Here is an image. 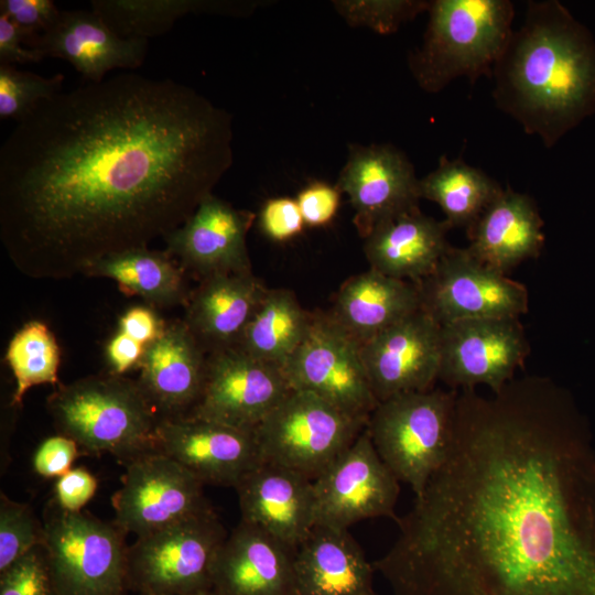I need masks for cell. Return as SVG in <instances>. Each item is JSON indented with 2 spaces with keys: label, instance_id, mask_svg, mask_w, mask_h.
Instances as JSON below:
<instances>
[{
  "label": "cell",
  "instance_id": "obj_1",
  "mask_svg": "<svg viewBox=\"0 0 595 595\" xmlns=\"http://www.w3.org/2000/svg\"><path fill=\"white\" fill-rule=\"evenodd\" d=\"M231 116L122 72L60 91L0 148V240L31 279L83 274L182 226L232 164Z\"/></svg>",
  "mask_w": 595,
  "mask_h": 595
},
{
  "label": "cell",
  "instance_id": "obj_2",
  "mask_svg": "<svg viewBox=\"0 0 595 595\" xmlns=\"http://www.w3.org/2000/svg\"><path fill=\"white\" fill-rule=\"evenodd\" d=\"M595 468L541 378L458 393L444 464L376 562L396 595H595Z\"/></svg>",
  "mask_w": 595,
  "mask_h": 595
},
{
  "label": "cell",
  "instance_id": "obj_3",
  "mask_svg": "<svg viewBox=\"0 0 595 595\" xmlns=\"http://www.w3.org/2000/svg\"><path fill=\"white\" fill-rule=\"evenodd\" d=\"M491 77L496 106L551 148L595 112V39L559 1H529Z\"/></svg>",
  "mask_w": 595,
  "mask_h": 595
},
{
  "label": "cell",
  "instance_id": "obj_4",
  "mask_svg": "<svg viewBox=\"0 0 595 595\" xmlns=\"http://www.w3.org/2000/svg\"><path fill=\"white\" fill-rule=\"evenodd\" d=\"M47 410L61 434L87 454L109 453L127 464L155 450L159 416L137 381L112 372L60 386Z\"/></svg>",
  "mask_w": 595,
  "mask_h": 595
},
{
  "label": "cell",
  "instance_id": "obj_5",
  "mask_svg": "<svg viewBox=\"0 0 595 595\" xmlns=\"http://www.w3.org/2000/svg\"><path fill=\"white\" fill-rule=\"evenodd\" d=\"M420 48L409 55V68L426 93H439L454 79L470 83L491 76L511 34L515 17L509 0L430 1Z\"/></svg>",
  "mask_w": 595,
  "mask_h": 595
},
{
  "label": "cell",
  "instance_id": "obj_6",
  "mask_svg": "<svg viewBox=\"0 0 595 595\" xmlns=\"http://www.w3.org/2000/svg\"><path fill=\"white\" fill-rule=\"evenodd\" d=\"M458 392L432 388L378 403L366 430L383 463L415 497L444 464L451 450Z\"/></svg>",
  "mask_w": 595,
  "mask_h": 595
},
{
  "label": "cell",
  "instance_id": "obj_7",
  "mask_svg": "<svg viewBox=\"0 0 595 595\" xmlns=\"http://www.w3.org/2000/svg\"><path fill=\"white\" fill-rule=\"evenodd\" d=\"M46 551L57 595H125L128 545L115 522L62 509L52 499L43 517Z\"/></svg>",
  "mask_w": 595,
  "mask_h": 595
},
{
  "label": "cell",
  "instance_id": "obj_8",
  "mask_svg": "<svg viewBox=\"0 0 595 595\" xmlns=\"http://www.w3.org/2000/svg\"><path fill=\"white\" fill-rule=\"evenodd\" d=\"M366 424L313 393L292 389L252 432L261 461L313 482Z\"/></svg>",
  "mask_w": 595,
  "mask_h": 595
},
{
  "label": "cell",
  "instance_id": "obj_9",
  "mask_svg": "<svg viewBox=\"0 0 595 595\" xmlns=\"http://www.w3.org/2000/svg\"><path fill=\"white\" fill-rule=\"evenodd\" d=\"M228 533L210 507L137 538L128 547V585L140 595L210 591L212 572Z\"/></svg>",
  "mask_w": 595,
  "mask_h": 595
},
{
  "label": "cell",
  "instance_id": "obj_10",
  "mask_svg": "<svg viewBox=\"0 0 595 595\" xmlns=\"http://www.w3.org/2000/svg\"><path fill=\"white\" fill-rule=\"evenodd\" d=\"M282 369L291 389L313 393L365 422L379 403L361 344L329 313H312L306 336Z\"/></svg>",
  "mask_w": 595,
  "mask_h": 595
},
{
  "label": "cell",
  "instance_id": "obj_11",
  "mask_svg": "<svg viewBox=\"0 0 595 595\" xmlns=\"http://www.w3.org/2000/svg\"><path fill=\"white\" fill-rule=\"evenodd\" d=\"M420 309L440 326L469 318L519 317L528 311L526 286L451 247L434 271L415 283Z\"/></svg>",
  "mask_w": 595,
  "mask_h": 595
},
{
  "label": "cell",
  "instance_id": "obj_12",
  "mask_svg": "<svg viewBox=\"0 0 595 595\" xmlns=\"http://www.w3.org/2000/svg\"><path fill=\"white\" fill-rule=\"evenodd\" d=\"M203 484L167 455L152 450L126 464L112 497L115 523L137 538L163 529L212 506Z\"/></svg>",
  "mask_w": 595,
  "mask_h": 595
},
{
  "label": "cell",
  "instance_id": "obj_13",
  "mask_svg": "<svg viewBox=\"0 0 595 595\" xmlns=\"http://www.w3.org/2000/svg\"><path fill=\"white\" fill-rule=\"evenodd\" d=\"M313 487L315 524L348 529L365 519L399 520L394 510L399 480L378 455L366 428L313 480Z\"/></svg>",
  "mask_w": 595,
  "mask_h": 595
},
{
  "label": "cell",
  "instance_id": "obj_14",
  "mask_svg": "<svg viewBox=\"0 0 595 595\" xmlns=\"http://www.w3.org/2000/svg\"><path fill=\"white\" fill-rule=\"evenodd\" d=\"M529 353L518 317H485L441 326L439 379L452 389L478 385L498 393Z\"/></svg>",
  "mask_w": 595,
  "mask_h": 595
},
{
  "label": "cell",
  "instance_id": "obj_15",
  "mask_svg": "<svg viewBox=\"0 0 595 595\" xmlns=\"http://www.w3.org/2000/svg\"><path fill=\"white\" fill-rule=\"evenodd\" d=\"M291 390L281 367L236 347L217 350L207 356L204 387L187 416L252 431Z\"/></svg>",
  "mask_w": 595,
  "mask_h": 595
},
{
  "label": "cell",
  "instance_id": "obj_16",
  "mask_svg": "<svg viewBox=\"0 0 595 595\" xmlns=\"http://www.w3.org/2000/svg\"><path fill=\"white\" fill-rule=\"evenodd\" d=\"M337 188L348 195L363 238L377 226L419 208V178L412 163L391 144H353Z\"/></svg>",
  "mask_w": 595,
  "mask_h": 595
},
{
  "label": "cell",
  "instance_id": "obj_17",
  "mask_svg": "<svg viewBox=\"0 0 595 595\" xmlns=\"http://www.w3.org/2000/svg\"><path fill=\"white\" fill-rule=\"evenodd\" d=\"M155 450L203 485L235 488L261 462L252 431L187 415L159 419Z\"/></svg>",
  "mask_w": 595,
  "mask_h": 595
},
{
  "label": "cell",
  "instance_id": "obj_18",
  "mask_svg": "<svg viewBox=\"0 0 595 595\" xmlns=\"http://www.w3.org/2000/svg\"><path fill=\"white\" fill-rule=\"evenodd\" d=\"M361 357L378 402L430 390L439 379L441 326L420 309L361 344Z\"/></svg>",
  "mask_w": 595,
  "mask_h": 595
},
{
  "label": "cell",
  "instance_id": "obj_19",
  "mask_svg": "<svg viewBox=\"0 0 595 595\" xmlns=\"http://www.w3.org/2000/svg\"><path fill=\"white\" fill-rule=\"evenodd\" d=\"M256 218L249 210L207 195L178 228L163 238L165 250L201 279L251 271L247 234Z\"/></svg>",
  "mask_w": 595,
  "mask_h": 595
},
{
  "label": "cell",
  "instance_id": "obj_20",
  "mask_svg": "<svg viewBox=\"0 0 595 595\" xmlns=\"http://www.w3.org/2000/svg\"><path fill=\"white\" fill-rule=\"evenodd\" d=\"M207 356L184 320L166 323L147 347L137 382L159 419L191 412L204 387Z\"/></svg>",
  "mask_w": 595,
  "mask_h": 595
},
{
  "label": "cell",
  "instance_id": "obj_21",
  "mask_svg": "<svg viewBox=\"0 0 595 595\" xmlns=\"http://www.w3.org/2000/svg\"><path fill=\"white\" fill-rule=\"evenodd\" d=\"M241 520L295 549L315 524L313 482L261 461L235 487Z\"/></svg>",
  "mask_w": 595,
  "mask_h": 595
},
{
  "label": "cell",
  "instance_id": "obj_22",
  "mask_svg": "<svg viewBox=\"0 0 595 595\" xmlns=\"http://www.w3.org/2000/svg\"><path fill=\"white\" fill-rule=\"evenodd\" d=\"M31 48L44 57L67 61L86 82H100L113 69L139 67L145 60L148 40L118 35L93 10H61Z\"/></svg>",
  "mask_w": 595,
  "mask_h": 595
},
{
  "label": "cell",
  "instance_id": "obj_23",
  "mask_svg": "<svg viewBox=\"0 0 595 595\" xmlns=\"http://www.w3.org/2000/svg\"><path fill=\"white\" fill-rule=\"evenodd\" d=\"M294 549L240 521L216 556L213 595H296Z\"/></svg>",
  "mask_w": 595,
  "mask_h": 595
},
{
  "label": "cell",
  "instance_id": "obj_24",
  "mask_svg": "<svg viewBox=\"0 0 595 595\" xmlns=\"http://www.w3.org/2000/svg\"><path fill=\"white\" fill-rule=\"evenodd\" d=\"M267 290L252 271L204 278L186 302L184 322L207 355L234 348Z\"/></svg>",
  "mask_w": 595,
  "mask_h": 595
},
{
  "label": "cell",
  "instance_id": "obj_25",
  "mask_svg": "<svg viewBox=\"0 0 595 595\" xmlns=\"http://www.w3.org/2000/svg\"><path fill=\"white\" fill-rule=\"evenodd\" d=\"M296 595H376L372 566L348 529L315 524L294 549Z\"/></svg>",
  "mask_w": 595,
  "mask_h": 595
},
{
  "label": "cell",
  "instance_id": "obj_26",
  "mask_svg": "<svg viewBox=\"0 0 595 595\" xmlns=\"http://www.w3.org/2000/svg\"><path fill=\"white\" fill-rule=\"evenodd\" d=\"M542 227L529 195L502 188L467 230V250L485 266L506 274L526 259L538 257L544 244Z\"/></svg>",
  "mask_w": 595,
  "mask_h": 595
},
{
  "label": "cell",
  "instance_id": "obj_27",
  "mask_svg": "<svg viewBox=\"0 0 595 595\" xmlns=\"http://www.w3.org/2000/svg\"><path fill=\"white\" fill-rule=\"evenodd\" d=\"M450 227L419 208L377 226L365 239L370 269L418 283L431 274L451 246Z\"/></svg>",
  "mask_w": 595,
  "mask_h": 595
},
{
  "label": "cell",
  "instance_id": "obj_28",
  "mask_svg": "<svg viewBox=\"0 0 595 595\" xmlns=\"http://www.w3.org/2000/svg\"><path fill=\"white\" fill-rule=\"evenodd\" d=\"M415 283L369 270L339 288L332 317L360 344L419 311Z\"/></svg>",
  "mask_w": 595,
  "mask_h": 595
},
{
  "label": "cell",
  "instance_id": "obj_29",
  "mask_svg": "<svg viewBox=\"0 0 595 595\" xmlns=\"http://www.w3.org/2000/svg\"><path fill=\"white\" fill-rule=\"evenodd\" d=\"M185 270L166 250L136 248L108 256L85 269L83 275L115 281L128 295L151 307L186 305Z\"/></svg>",
  "mask_w": 595,
  "mask_h": 595
},
{
  "label": "cell",
  "instance_id": "obj_30",
  "mask_svg": "<svg viewBox=\"0 0 595 595\" xmlns=\"http://www.w3.org/2000/svg\"><path fill=\"white\" fill-rule=\"evenodd\" d=\"M312 313L294 293L268 289L236 348L283 368L307 334Z\"/></svg>",
  "mask_w": 595,
  "mask_h": 595
},
{
  "label": "cell",
  "instance_id": "obj_31",
  "mask_svg": "<svg viewBox=\"0 0 595 595\" xmlns=\"http://www.w3.org/2000/svg\"><path fill=\"white\" fill-rule=\"evenodd\" d=\"M251 1L218 0H93L91 10L123 37L161 35L187 14L213 13L244 15L251 13Z\"/></svg>",
  "mask_w": 595,
  "mask_h": 595
},
{
  "label": "cell",
  "instance_id": "obj_32",
  "mask_svg": "<svg viewBox=\"0 0 595 595\" xmlns=\"http://www.w3.org/2000/svg\"><path fill=\"white\" fill-rule=\"evenodd\" d=\"M501 191L482 170L445 156L434 171L419 180L420 197L441 207L450 228L468 230Z\"/></svg>",
  "mask_w": 595,
  "mask_h": 595
},
{
  "label": "cell",
  "instance_id": "obj_33",
  "mask_svg": "<svg viewBox=\"0 0 595 595\" xmlns=\"http://www.w3.org/2000/svg\"><path fill=\"white\" fill-rule=\"evenodd\" d=\"M6 361L15 380L13 405L20 404L34 386L58 383L60 347L50 327L41 321L28 322L13 335Z\"/></svg>",
  "mask_w": 595,
  "mask_h": 595
},
{
  "label": "cell",
  "instance_id": "obj_34",
  "mask_svg": "<svg viewBox=\"0 0 595 595\" xmlns=\"http://www.w3.org/2000/svg\"><path fill=\"white\" fill-rule=\"evenodd\" d=\"M63 74L44 77L0 64V118L19 121L39 104L62 91Z\"/></svg>",
  "mask_w": 595,
  "mask_h": 595
},
{
  "label": "cell",
  "instance_id": "obj_35",
  "mask_svg": "<svg viewBox=\"0 0 595 595\" xmlns=\"http://www.w3.org/2000/svg\"><path fill=\"white\" fill-rule=\"evenodd\" d=\"M43 521L26 504L0 495V573L39 545H44Z\"/></svg>",
  "mask_w": 595,
  "mask_h": 595
},
{
  "label": "cell",
  "instance_id": "obj_36",
  "mask_svg": "<svg viewBox=\"0 0 595 595\" xmlns=\"http://www.w3.org/2000/svg\"><path fill=\"white\" fill-rule=\"evenodd\" d=\"M337 12L355 26H368L377 33L396 32L400 25L428 11L430 1L421 0H342L333 1Z\"/></svg>",
  "mask_w": 595,
  "mask_h": 595
},
{
  "label": "cell",
  "instance_id": "obj_37",
  "mask_svg": "<svg viewBox=\"0 0 595 595\" xmlns=\"http://www.w3.org/2000/svg\"><path fill=\"white\" fill-rule=\"evenodd\" d=\"M0 595H57L44 545L0 573Z\"/></svg>",
  "mask_w": 595,
  "mask_h": 595
},
{
  "label": "cell",
  "instance_id": "obj_38",
  "mask_svg": "<svg viewBox=\"0 0 595 595\" xmlns=\"http://www.w3.org/2000/svg\"><path fill=\"white\" fill-rule=\"evenodd\" d=\"M61 10L52 0H1L0 13L7 15L25 35V44L33 42L56 21Z\"/></svg>",
  "mask_w": 595,
  "mask_h": 595
},
{
  "label": "cell",
  "instance_id": "obj_39",
  "mask_svg": "<svg viewBox=\"0 0 595 595\" xmlns=\"http://www.w3.org/2000/svg\"><path fill=\"white\" fill-rule=\"evenodd\" d=\"M304 220L296 199L275 197L268 199L259 214L262 232L273 241H286L300 235Z\"/></svg>",
  "mask_w": 595,
  "mask_h": 595
},
{
  "label": "cell",
  "instance_id": "obj_40",
  "mask_svg": "<svg viewBox=\"0 0 595 595\" xmlns=\"http://www.w3.org/2000/svg\"><path fill=\"white\" fill-rule=\"evenodd\" d=\"M304 224L310 227L328 225L335 217L340 203V191L323 182L304 187L296 198Z\"/></svg>",
  "mask_w": 595,
  "mask_h": 595
},
{
  "label": "cell",
  "instance_id": "obj_41",
  "mask_svg": "<svg viewBox=\"0 0 595 595\" xmlns=\"http://www.w3.org/2000/svg\"><path fill=\"white\" fill-rule=\"evenodd\" d=\"M79 455L78 444L64 434L45 439L36 448L32 465L42 477H60L72 469L74 461Z\"/></svg>",
  "mask_w": 595,
  "mask_h": 595
},
{
  "label": "cell",
  "instance_id": "obj_42",
  "mask_svg": "<svg viewBox=\"0 0 595 595\" xmlns=\"http://www.w3.org/2000/svg\"><path fill=\"white\" fill-rule=\"evenodd\" d=\"M96 489L97 479L90 472L84 467L72 468L57 478L53 500L66 511L79 512Z\"/></svg>",
  "mask_w": 595,
  "mask_h": 595
},
{
  "label": "cell",
  "instance_id": "obj_43",
  "mask_svg": "<svg viewBox=\"0 0 595 595\" xmlns=\"http://www.w3.org/2000/svg\"><path fill=\"white\" fill-rule=\"evenodd\" d=\"M165 324L153 307L132 306L120 316L118 331L148 347L161 335Z\"/></svg>",
  "mask_w": 595,
  "mask_h": 595
},
{
  "label": "cell",
  "instance_id": "obj_44",
  "mask_svg": "<svg viewBox=\"0 0 595 595\" xmlns=\"http://www.w3.org/2000/svg\"><path fill=\"white\" fill-rule=\"evenodd\" d=\"M43 58L37 50L25 44V35L7 15L0 13V64L35 63Z\"/></svg>",
  "mask_w": 595,
  "mask_h": 595
},
{
  "label": "cell",
  "instance_id": "obj_45",
  "mask_svg": "<svg viewBox=\"0 0 595 595\" xmlns=\"http://www.w3.org/2000/svg\"><path fill=\"white\" fill-rule=\"evenodd\" d=\"M147 346L117 331L106 347V356L112 374L123 376L133 367H139Z\"/></svg>",
  "mask_w": 595,
  "mask_h": 595
},
{
  "label": "cell",
  "instance_id": "obj_46",
  "mask_svg": "<svg viewBox=\"0 0 595 595\" xmlns=\"http://www.w3.org/2000/svg\"><path fill=\"white\" fill-rule=\"evenodd\" d=\"M187 595H213V594L209 591H206V592H197V593L187 594Z\"/></svg>",
  "mask_w": 595,
  "mask_h": 595
},
{
  "label": "cell",
  "instance_id": "obj_47",
  "mask_svg": "<svg viewBox=\"0 0 595 595\" xmlns=\"http://www.w3.org/2000/svg\"><path fill=\"white\" fill-rule=\"evenodd\" d=\"M377 595V594H376Z\"/></svg>",
  "mask_w": 595,
  "mask_h": 595
}]
</instances>
